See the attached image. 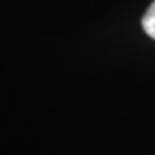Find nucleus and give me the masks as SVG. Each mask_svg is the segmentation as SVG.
<instances>
[{
	"instance_id": "f257e3e1",
	"label": "nucleus",
	"mask_w": 155,
	"mask_h": 155,
	"mask_svg": "<svg viewBox=\"0 0 155 155\" xmlns=\"http://www.w3.org/2000/svg\"><path fill=\"white\" fill-rule=\"evenodd\" d=\"M142 28L151 39H155V2L148 8V12L142 17Z\"/></svg>"
}]
</instances>
